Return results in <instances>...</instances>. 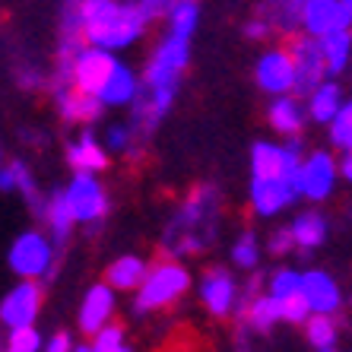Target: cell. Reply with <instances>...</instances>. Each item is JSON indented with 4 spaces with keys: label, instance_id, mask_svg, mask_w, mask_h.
<instances>
[{
    "label": "cell",
    "instance_id": "cell-15",
    "mask_svg": "<svg viewBox=\"0 0 352 352\" xmlns=\"http://www.w3.org/2000/svg\"><path fill=\"white\" fill-rule=\"evenodd\" d=\"M333 178H336V165L327 153H314L305 165V181H302V194L308 200H324L333 188Z\"/></svg>",
    "mask_w": 352,
    "mask_h": 352
},
{
    "label": "cell",
    "instance_id": "cell-28",
    "mask_svg": "<svg viewBox=\"0 0 352 352\" xmlns=\"http://www.w3.org/2000/svg\"><path fill=\"white\" fill-rule=\"evenodd\" d=\"M168 23H172L175 35L190 38V32H194V25H197V3L194 0H175L172 10H168Z\"/></svg>",
    "mask_w": 352,
    "mask_h": 352
},
{
    "label": "cell",
    "instance_id": "cell-4",
    "mask_svg": "<svg viewBox=\"0 0 352 352\" xmlns=\"http://www.w3.org/2000/svg\"><path fill=\"white\" fill-rule=\"evenodd\" d=\"M51 263V245L41 232H23L10 248V267L23 279H38L41 273H48Z\"/></svg>",
    "mask_w": 352,
    "mask_h": 352
},
{
    "label": "cell",
    "instance_id": "cell-14",
    "mask_svg": "<svg viewBox=\"0 0 352 352\" xmlns=\"http://www.w3.org/2000/svg\"><path fill=\"white\" fill-rule=\"evenodd\" d=\"M276 320H283V305H279L276 295L257 298V295L245 292V298H241V324H248L257 333H270Z\"/></svg>",
    "mask_w": 352,
    "mask_h": 352
},
{
    "label": "cell",
    "instance_id": "cell-2",
    "mask_svg": "<svg viewBox=\"0 0 352 352\" xmlns=\"http://www.w3.org/2000/svg\"><path fill=\"white\" fill-rule=\"evenodd\" d=\"M188 286H190V276L184 267H178V263H159L156 270L143 279V286H140L137 311L140 314L156 311L162 305L181 298V295L188 292Z\"/></svg>",
    "mask_w": 352,
    "mask_h": 352
},
{
    "label": "cell",
    "instance_id": "cell-36",
    "mask_svg": "<svg viewBox=\"0 0 352 352\" xmlns=\"http://www.w3.org/2000/svg\"><path fill=\"white\" fill-rule=\"evenodd\" d=\"M292 248H298L295 245V232L292 229H279V232H273V238H270V254H276V257H286Z\"/></svg>",
    "mask_w": 352,
    "mask_h": 352
},
{
    "label": "cell",
    "instance_id": "cell-32",
    "mask_svg": "<svg viewBox=\"0 0 352 352\" xmlns=\"http://www.w3.org/2000/svg\"><path fill=\"white\" fill-rule=\"evenodd\" d=\"M89 349L96 352H121L124 349V327L121 324H105L96 333V340L89 343Z\"/></svg>",
    "mask_w": 352,
    "mask_h": 352
},
{
    "label": "cell",
    "instance_id": "cell-20",
    "mask_svg": "<svg viewBox=\"0 0 352 352\" xmlns=\"http://www.w3.org/2000/svg\"><path fill=\"white\" fill-rule=\"evenodd\" d=\"M292 232H295V245L302 248V251H314L327 238V222L318 213H305L292 222Z\"/></svg>",
    "mask_w": 352,
    "mask_h": 352
},
{
    "label": "cell",
    "instance_id": "cell-22",
    "mask_svg": "<svg viewBox=\"0 0 352 352\" xmlns=\"http://www.w3.org/2000/svg\"><path fill=\"white\" fill-rule=\"evenodd\" d=\"M251 172H254V178H279L283 175V149L270 146V143H254Z\"/></svg>",
    "mask_w": 352,
    "mask_h": 352
},
{
    "label": "cell",
    "instance_id": "cell-5",
    "mask_svg": "<svg viewBox=\"0 0 352 352\" xmlns=\"http://www.w3.org/2000/svg\"><path fill=\"white\" fill-rule=\"evenodd\" d=\"M67 204L74 210L76 222H96L108 213V197L98 188V181L89 172H76L67 188Z\"/></svg>",
    "mask_w": 352,
    "mask_h": 352
},
{
    "label": "cell",
    "instance_id": "cell-9",
    "mask_svg": "<svg viewBox=\"0 0 352 352\" xmlns=\"http://www.w3.org/2000/svg\"><path fill=\"white\" fill-rule=\"evenodd\" d=\"M102 98L92 96V92L80 89L74 82H67V86H58V108H60V118L67 124H89L102 115Z\"/></svg>",
    "mask_w": 352,
    "mask_h": 352
},
{
    "label": "cell",
    "instance_id": "cell-29",
    "mask_svg": "<svg viewBox=\"0 0 352 352\" xmlns=\"http://www.w3.org/2000/svg\"><path fill=\"white\" fill-rule=\"evenodd\" d=\"M330 140L340 149H352V102L340 105V111L330 121Z\"/></svg>",
    "mask_w": 352,
    "mask_h": 352
},
{
    "label": "cell",
    "instance_id": "cell-23",
    "mask_svg": "<svg viewBox=\"0 0 352 352\" xmlns=\"http://www.w3.org/2000/svg\"><path fill=\"white\" fill-rule=\"evenodd\" d=\"M320 48H324V58H327V70L330 74H340L346 67V58H349L352 48V35L349 29H340V32H330L320 38Z\"/></svg>",
    "mask_w": 352,
    "mask_h": 352
},
{
    "label": "cell",
    "instance_id": "cell-40",
    "mask_svg": "<svg viewBox=\"0 0 352 352\" xmlns=\"http://www.w3.org/2000/svg\"><path fill=\"white\" fill-rule=\"evenodd\" d=\"M248 35H251V38H263V35H267V23H251L248 25Z\"/></svg>",
    "mask_w": 352,
    "mask_h": 352
},
{
    "label": "cell",
    "instance_id": "cell-38",
    "mask_svg": "<svg viewBox=\"0 0 352 352\" xmlns=\"http://www.w3.org/2000/svg\"><path fill=\"white\" fill-rule=\"evenodd\" d=\"M67 349H74V343H70V333H54V340H48V352H67Z\"/></svg>",
    "mask_w": 352,
    "mask_h": 352
},
{
    "label": "cell",
    "instance_id": "cell-18",
    "mask_svg": "<svg viewBox=\"0 0 352 352\" xmlns=\"http://www.w3.org/2000/svg\"><path fill=\"white\" fill-rule=\"evenodd\" d=\"M105 279H108V286L121 289V292L124 289H137V286H143V279H146V263L133 254L118 257V261L108 267Z\"/></svg>",
    "mask_w": 352,
    "mask_h": 352
},
{
    "label": "cell",
    "instance_id": "cell-12",
    "mask_svg": "<svg viewBox=\"0 0 352 352\" xmlns=\"http://www.w3.org/2000/svg\"><path fill=\"white\" fill-rule=\"evenodd\" d=\"M295 197L298 194L283 178H254V184H251V204L261 216H273L279 210H286Z\"/></svg>",
    "mask_w": 352,
    "mask_h": 352
},
{
    "label": "cell",
    "instance_id": "cell-27",
    "mask_svg": "<svg viewBox=\"0 0 352 352\" xmlns=\"http://www.w3.org/2000/svg\"><path fill=\"white\" fill-rule=\"evenodd\" d=\"M188 41L190 38H184V35L168 32V38L156 48V58L153 60H159L162 67H172V70H178L181 74V70L188 67Z\"/></svg>",
    "mask_w": 352,
    "mask_h": 352
},
{
    "label": "cell",
    "instance_id": "cell-1",
    "mask_svg": "<svg viewBox=\"0 0 352 352\" xmlns=\"http://www.w3.org/2000/svg\"><path fill=\"white\" fill-rule=\"evenodd\" d=\"M143 13L133 3L118 0H67L64 29L60 32H82L86 41L98 48H124L143 32Z\"/></svg>",
    "mask_w": 352,
    "mask_h": 352
},
{
    "label": "cell",
    "instance_id": "cell-24",
    "mask_svg": "<svg viewBox=\"0 0 352 352\" xmlns=\"http://www.w3.org/2000/svg\"><path fill=\"white\" fill-rule=\"evenodd\" d=\"M302 108L295 98H276L270 105V124L279 133H298L302 131Z\"/></svg>",
    "mask_w": 352,
    "mask_h": 352
},
{
    "label": "cell",
    "instance_id": "cell-11",
    "mask_svg": "<svg viewBox=\"0 0 352 352\" xmlns=\"http://www.w3.org/2000/svg\"><path fill=\"white\" fill-rule=\"evenodd\" d=\"M200 298H204L210 314L226 318L232 311V302H235V283H232V276L226 270H219V267L206 270L204 279H200Z\"/></svg>",
    "mask_w": 352,
    "mask_h": 352
},
{
    "label": "cell",
    "instance_id": "cell-19",
    "mask_svg": "<svg viewBox=\"0 0 352 352\" xmlns=\"http://www.w3.org/2000/svg\"><path fill=\"white\" fill-rule=\"evenodd\" d=\"M98 98H102L105 105H124V102H133V98H137V80H133V74L124 64H118L115 74H111V80L105 82V89L98 92Z\"/></svg>",
    "mask_w": 352,
    "mask_h": 352
},
{
    "label": "cell",
    "instance_id": "cell-37",
    "mask_svg": "<svg viewBox=\"0 0 352 352\" xmlns=\"http://www.w3.org/2000/svg\"><path fill=\"white\" fill-rule=\"evenodd\" d=\"M127 143H131V131L121 127V124H115V127L108 131V146L111 149H127Z\"/></svg>",
    "mask_w": 352,
    "mask_h": 352
},
{
    "label": "cell",
    "instance_id": "cell-16",
    "mask_svg": "<svg viewBox=\"0 0 352 352\" xmlns=\"http://www.w3.org/2000/svg\"><path fill=\"white\" fill-rule=\"evenodd\" d=\"M302 292L308 295L311 302V311H324V314H333L340 308V289L336 283L320 270H311L302 276Z\"/></svg>",
    "mask_w": 352,
    "mask_h": 352
},
{
    "label": "cell",
    "instance_id": "cell-25",
    "mask_svg": "<svg viewBox=\"0 0 352 352\" xmlns=\"http://www.w3.org/2000/svg\"><path fill=\"white\" fill-rule=\"evenodd\" d=\"M305 333H308V343L314 346V349H333L336 346V324L330 314L318 311L314 318L305 320Z\"/></svg>",
    "mask_w": 352,
    "mask_h": 352
},
{
    "label": "cell",
    "instance_id": "cell-3",
    "mask_svg": "<svg viewBox=\"0 0 352 352\" xmlns=\"http://www.w3.org/2000/svg\"><path fill=\"white\" fill-rule=\"evenodd\" d=\"M289 54L295 60V89L308 96L320 86L324 74H327V58H324V48L320 41L314 38H289Z\"/></svg>",
    "mask_w": 352,
    "mask_h": 352
},
{
    "label": "cell",
    "instance_id": "cell-17",
    "mask_svg": "<svg viewBox=\"0 0 352 352\" xmlns=\"http://www.w3.org/2000/svg\"><path fill=\"white\" fill-rule=\"evenodd\" d=\"M67 159H70V165H74L76 172H98V168H108L105 149L92 140V133H82L76 143H70Z\"/></svg>",
    "mask_w": 352,
    "mask_h": 352
},
{
    "label": "cell",
    "instance_id": "cell-7",
    "mask_svg": "<svg viewBox=\"0 0 352 352\" xmlns=\"http://www.w3.org/2000/svg\"><path fill=\"white\" fill-rule=\"evenodd\" d=\"M305 29L314 35V38H324L330 32H340V29H349L352 23V10L346 7L343 0H305Z\"/></svg>",
    "mask_w": 352,
    "mask_h": 352
},
{
    "label": "cell",
    "instance_id": "cell-30",
    "mask_svg": "<svg viewBox=\"0 0 352 352\" xmlns=\"http://www.w3.org/2000/svg\"><path fill=\"white\" fill-rule=\"evenodd\" d=\"M279 305H283V320H289V324H302V320H308V311H311V302H308V295L302 289L279 298Z\"/></svg>",
    "mask_w": 352,
    "mask_h": 352
},
{
    "label": "cell",
    "instance_id": "cell-8",
    "mask_svg": "<svg viewBox=\"0 0 352 352\" xmlns=\"http://www.w3.org/2000/svg\"><path fill=\"white\" fill-rule=\"evenodd\" d=\"M118 60L108 54V48H86L76 58V67H74V80L80 89L92 92V96H98V92L105 89V82L111 80V74H115Z\"/></svg>",
    "mask_w": 352,
    "mask_h": 352
},
{
    "label": "cell",
    "instance_id": "cell-10",
    "mask_svg": "<svg viewBox=\"0 0 352 352\" xmlns=\"http://www.w3.org/2000/svg\"><path fill=\"white\" fill-rule=\"evenodd\" d=\"M257 82H261L267 92H283L295 89V60L289 51H267L257 64Z\"/></svg>",
    "mask_w": 352,
    "mask_h": 352
},
{
    "label": "cell",
    "instance_id": "cell-34",
    "mask_svg": "<svg viewBox=\"0 0 352 352\" xmlns=\"http://www.w3.org/2000/svg\"><path fill=\"white\" fill-rule=\"evenodd\" d=\"M298 289H302V276L292 270H279L270 279V295H276V298H286V295L298 292Z\"/></svg>",
    "mask_w": 352,
    "mask_h": 352
},
{
    "label": "cell",
    "instance_id": "cell-33",
    "mask_svg": "<svg viewBox=\"0 0 352 352\" xmlns=\"http://www.w3.org/2000/svg\"><path fill=\"white\" fill-rule=\"evenodd\" d=\"M232 261L238 263V267H254L257 263V241H254V235H241L235 241V248H232Z\"/></svg>",
    "mask_w": 352,
    "mask_h": 352
},
{
    "label": "cell",
    "instance_id": "cell-21",
    "mask_svg": "<svg viewBox=\"0 0 352 352\" xmlns=\"http://www.w3.org/2000/svg\"><path fill=\"white\" fill-rule=\"evenodd\" d=\"M45 222L51 226V232H54V238H58V241H67V238H70L76 216H74V210H70V204H67V194H51Z\"/></svg>",
    "mask_w": 352,
    "mask_h": 352
},
{
    "label": "cell",
    "instance_id": "cell-26",
    "mask_svg": "<svg viewBox=\"0 0 352 352\" xmlns=\"http://www.w3.org/2000/svg\"><path fill=\"white\" fill-rule=\"evenodd\" d=\"M336 111H340V86L320 82L311 96V118L320 124H327V121H333Z\"/></svg>",
    "mask_w": 352,
    "mask_h": 352
},
{
    "label": "cell",
    "instance_id": "cell-31",
    "mask_svg": "<svg viewBox=\"0 0 352 352\" xmlns=\"http://www.w3.org/2000/svg\"><path fill=\"white\" fill-rule=\"evenodd\" d=\"M7 349L13 352H35L41 349V336L32 324H23V327H13L10 330V340H7Z\"/></svg>",
    "mask_w": 352,
    "mask_h": 352
},
{
    "label": "cell",
    "instance_id": "cell-39",
    "mask_svg": "<svg viewBox=\"0 0 352 352\" xmlns=\"http://www.w3.org/2000/svg\"><path fill=\"white\" fill-rule=\"evenodd\" d=\"M16 188V175H13V165L10 168H0V190H13Z\"/></svg>",
    "mask_w": 352,
    "mask_h": 352
},
{
    "label": "cell",
    "instance_id": "cell-6",
    "mask_svg": "<svg viewBox=\"0 0 352 352\" xmlns=\"http://www.w3.org/2000/svg\"><path fill=\"white\" fill-rule=\"evenodd\" d=\"M41 302H45V289L32 279H23V286H16L0 302V324H7L10 330L32 324L41 311Z\"/></svg>",
    "mask_w": 352,
    "mask_h": 352
},
{
    "label": "cell",
    "instance_id": "cell-35",
    "mask_svg": "<svg viewBox=\"0 0 352 352\" xmlns=\"http://www.w3.org/2000/svg\"><path fill=\"white\" fill-rule=\"evenodd\" d=\"M127 3H133V7L143 13V19L149 23V19H156V16H162V13H168L175 0H127Z\"/></svg>",
    "mask_w": 352,
    "mask_h": 352
},
{
    "label": "cell",
    "instance_id": "cell-41",
    "mask_svg": "<svg viewBox=\"0 0 352 352\" xmlns=\"http://www.w3.org/2000/svg\"><path fill=\"white\" fill-rule=\"evenodd\" d=\"M343 175H346V181H352V149H349V156L343 159Z\"/></svg>",
    "mask_w": 352,
    "mask_h": 352
},
{
    "label": "cell",
    "instance_id": "cell-13",
    "mask_svg": "<svg viewBox=\"0 0 352 352\" xmlns=\"http://www.w3.org/2000/svg\"><path fill=\"white\" fill-rule=\"evenodd\" d=\"M111 314H115V298H111V289L98 283V286L89 289L86 302H82L80 330H82V333H89V336H96L98 330L111 320Z\"/></svg>",
    "mask_w": 352,
    "mask_h": 352
}]
</instances>
